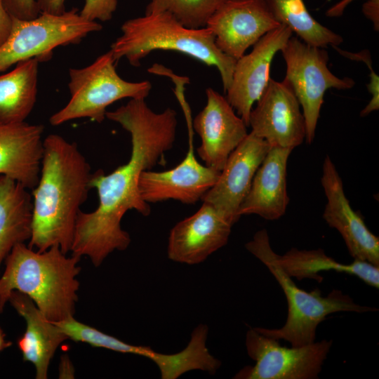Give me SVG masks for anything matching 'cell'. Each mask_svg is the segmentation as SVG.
I'll use <instances>...</instances> for the list:
<instances>
[{
	"instance_id": "5b68a950",
	"label": "cell",
	"mask_w": 379,
	"mask_h": 379,
	"mask_svg": "<svg viewBox=\"0 0 379 379\" xmlns=\"http://www.w3.org/2000/svg\"><path fill=\"white\" fill-rule=\"evenodd\" d=\"M246 248L260 260L277 279L288 303L286 323L280 328L255 327L260 333L289 342L291 346L300 347L314 342L317 328L325 318L335 312L363 313L376 311L377 308L356 303L348 295L333 290L323 296L319 289L307 292L300 288L279 263L277 255L272 248L268 233L262 229L245 245Z\"/></svg>"
},
{
	"instance_id": "d6a6232c",
	"label": "cell",
	"mask_w": 379,
	"mask_h": 379,
	"mask_svg": "<svg viewBox=\"0 0 379 379\" xmlns=\"http://www.w3.org/2000/svg\"><path fill=\"white\" fill-rule=\"evenodd\" d=\"M364 15L373 22V28L379 31V0H368L362 6Z\"/></svg>"
},
{
	"instance_id": "3957f363",
	"label": "cell",
	"mask_w": 379,
	"mask_h": 379,
	"mask_svg": "<svg viewBox=\"0 0 379 379\" xmlns=\"http://www.w3.org/2000/svg\"><path fill=\"white\" fill-rule=\"evenodd\" d=\"M0 277V312L13 291L30 298L52 322L74 317L81 271L80 258L67 256L58 246L34 251L25 243L17 244L6 258Z\"/></svg>"
},
{
	"instance_id": "8fae6325",
	"label": "cell",
	"mask_w": 379,
	"mask_h": 379,
	"mask_svg": "<svg viewBox=\"0 0 379 379\" xmlns=\"http://www.w3.org/2000/svg\"><path fill=\"white\" fill-rule=\"evenodd\" d=\"M280 25L265 0H227L210 18L206 27L213 32L217 47L237 60Z\"/></svg>"
},
{
	"instance_id": "f1b7e54d",
	"label": "cell",
	"mask_w": 379,
	"mask_h": 379,
	"mask_svg": "<svg viewBox=\"0 0 379 379\" xmlns=\"http://www.w3.org/2000/svg\"><path fill=\"white\" fill-rule=\"evenodd\" d=\"M345 55L347 58H350L354 60L359 59L364 62L371 71V79L369 84H368V89L369 93L371 94V99L368 103V105L363 109L360 114L361 117H365L369 114L371 112L378 110L379 108L378 76L375 73L373 69L372 68L370 54L367 51H364L363 52L354 54L347 52Z\"/></svg>"
},
{
	"instance_id": "44dd1931",
	"label": "cell",
	"mask_w": 379,
	"mask_h": 379,
	"mask_svg": "<svg viewBox=\"0 0 379 379\" xmlns=\"http://www.w3.org/2000/svg\"><path fill=\"white\" fill-rule=\"evenodd\" d=\"M32 206L28 189L0 175V265L17 244L29 240Z\"/></svg>"
},
{
	"instance_id": "2e32d148",
	"label": "cell",
	"mask_w": 379,
	"mask_h": 379,
	"mask_svg": "<svg viewBox=\"0 0 379 379\" xmlns=\"http://www.w3.org/2000/svg\"><path fill=\"white\" fill-rule=\"evenodd\" d=\"M192 138L191 131L187 153L178 166L164 171L145 170L140 173L138 188L145 202L173 199L193 204L201 200L215 183L220 171L204 166L197 159Z\"/></svg>"
},
{
	"instance_id": "7402d4cb",
	"label": "cell",
	"mask_w": 379,
	"mask_h": 379,
	"mask_svg": "<svg viewBox=\"0 0 379 379\" xmlns=\"http://www.w3.org/2000/svg\"><path fill=\"white\" fill-rule=\"evenodd\" d=\"M279 265L291 277L321 282L319 272L335 271L355 276L370 286L379 288V266L368 262L354 260L351 263L338 262L321 249L298 250L292 248L282 255H277Z\"/></svg>"
},
{
	"instance_id": "4316f807",
	"label": "cell",
	"mask_w": 379,
	"mask_h": 379,
	"mask_svg": "<svg viewBox=\"0 0 379 379\" xmlns=\"http://www.w3.org/2000/svg\"><path fill=\"white\" fill-rule=\"evenodd\" d=\"M74 341L88 343L93 347L112 351L133 354L150 359L154 351L149 347L134 345L105 333L93 327L76 320L74 317L53 322Z\"/></svg>"
},
{
	"instance_id": "e0dca14e",
	"label": "cell",
	"mask_w": 379,
	"mask_h": 379,
	"mask_svg": "<svg viewBox=\"0 0 379 379\" xmlns=\"http://www.w3.org/2000/svg\"><path fill=\"white\" fill-rule=\"evenodd\" d=\"M233 224L211 205L203 202L193 215L171 229L167 246L170 260L197 265L225 246Z\"/></svg>"
},
{
	"instance_id": "ba28073f",
	"label": "cell",
	"mask_w": 379,
	"mask_h": 379,
	"mask_svg": "<svg viewBox=\"0 0 379 379\" xmlns=\"http://www.w3.org/2000/svg\"><path fill=\"white\" fill-rule=\"evenodd\" d=\"M286 63L285 79L293 89L302 109L306 126L305 140L312 143L326 91L329 88L347 90L355 81L340 78L328 67L329 56L325 48L307 44L291 36L281 49Z\"/></svg>"
},
{
	"instance_id": "cb8c5ba5",
	"label": "cell",
	"mask_w": 379,
	"mask_h": 379,
	"mask_svg": "<svg viewBox=\"0 0 379 379\" xmlns=\"http://www.w3.org/2000/svg\"><path fill=\"white\" fill-rule=\"evenodd\" d=\"M274 18L287 26L308 45L325 48L338 46L341 35L319 23L308 11L303 0H265Z\"/></svg>"
},
{
	"instance_id": "1f68e13d",
	"label": "cell",
	"mask_w": 379,
	"mask_h": 379,
	"mask_svg": "<svg viewBox=\"0 0 379 379\" xmlns=\"http://www.w3.org/2000/svg\"><path fill=\"white\" fill-rule=\"evenodd\" d=\"M40 13L60 14L65 12L67 0H36Z\"/></svg>"
},
{
	"instance_id": "e575fe53",
	"label": "cell",
	"mask_w": 379,
	"mask_h": 379,
	"mask_svg": "<svg viewBox=\"0 0 379 379\" xmlns=\"http://www.w3.org/2000/svg\"><path fill=\"white\" fill-rule=\"evenodd\" d=\"M9 345H10V343L4 340L3 333L1 330L0 329V352L4 348L8 347Z\"/></svg>"
},
{
	"instance_id": "83f0119b",
	"label": "cell",
	"mask_w": 379,
	"mask_h": 379,
	"mask_svg": "<svg viewBox=\"0 0 379 379\" xmlns=\"http://www.w3.org/2000/svg\"><path fill=\"white\" fill-rule=\"evenodd\" d=\"M119 0H85L80 14L91 21L110 20L118 6Z\"/></svg>"
},
{
	"instance_id": "4dcf8cb0",
	"label": "cell",
	"mask_w": 379,
	"mask_h": 379,
	"mask_svg": "<svg viewBox=\"0 0 379 379\" xmlns=\"http://www.w3.org/2000/svg\"><path fill=\"white\" fill-rule=\"evenodd\" d=\"M12 26V17L6 9L4 0H0V46L8 36Z\"/></svg>"
},
{
	"instance_id": "ac0fdd59",
	"label": "cell",
	"mask_w": 379,
	"mask_h": 379,
	"mask_svg": "<svg viewBox=\"0 0 379 379\" xmlns=\"http://www.w3.org/2000/svg\"><path fill=\"white\" fill-rule=\"evenodd\" d=\"M44 126L25 122L0 124V175L28 190L36 185L44 151Z\"/></svg>"
},
{
	"instance_id": "9a60e30c",
	"label": "cell",
	"mask_w": 379,
	"mask_h": 379,
	"mask_svg": "<svg viewBox=\"0 0 379 379\" xmlns=\"http://www.w3.org/2000/svg\"><path fill=\"white\" fill-rule=\"evenodd\" d=\"M321 183L327 199L323 213L324 220L338 231L354 260L379 266V238L368 230L359 214L352 208L341 178L328 155L324 161Z\"/></svg>"
},
{
	"instance_id": "7a4b0ae2",
	"label": "cell",
	"mask_w": 379,
	"mask_h": 379,
	"mask_svg": "<svg viewBox=\"0 0 379 379\" xmlns=\"http://www.w3.org/2000/svg\"><path fill=\"white\" fill-rule=\"evenodd\" d=\"M91 166L76 142L58 134L44 139L40 175L32 189V235L28 246L71 251L77 216L91 188Z\"/></svg>"
},
{
	"instance_id": "603a6c76",
	"label": "cell",
	"mask_w": 379,
	"mask_h": 379,
	"mask_svg": "<svg viewBox=\"0 0 379 379\" xmlns=\"http://www.w3.org/2000/svg\"><path fill=\"white\" fill-rule=\"evenodd\" d=\"M39 60L20 61L0 75V124L25 122L37 97Z\"/></svg>"
},
{
	"instance_id": "4fadbf2b",
	"label": "cell",
	"mask_w": 379,
	"mask_h": 379,
	"mask_svg": "<svg viewBox=\"0 0 379 379\" xmlns=\"http://www.w3.org/2000/svg\"><path fill=\"white\" fill-rule=\"evenodd\" d=\"M270 148L253 132L230 154L215 183L201 201L216 208L233 225L240 216L239 207L246 197L253 177Z\"/></svg>"
},
{
	"instance_id": "7c38bea8",
	"label": "cell",
	"mask_w": 379,
	"mask_h": 379,
	"mask_svg": "<svg viewBox=\"0 0 379 379\" xmlns=\"http://www.w3.org/2000/svg\"><path fill=\"white\" fill-rule=\"evenodd\" d=\"M292 34L289 27L280 25L258 40L251 53L236 60L232 83L225 92V98L248 127L253 105L270 79L272 60Z\"/></svg>"
},
{
	"instance_id": "d6986e66",
	"label": "cell",
	"mask_w": 379,
	"mask_h": 379,
	"mask_svg": "<svg viewBox=\"0 0 379 379\" xmlns=\"http://www.w3.org/2000/svg\"><path fill=\"white\" fill-rule=\"evenodd\" d=\"M292 149L270 147L256 171L238 215L255 214L266 220L279 219L286 212L287 162Z\"/></svg>"
},
{
	"instance_id": "d4e9b609",
	"label": "cell",
	"mask_w": 379,
	"mask_h": 379,
	"mask_svg": "<svg viewBox=\"0 0 379 379\" xmlns=\"http://www.w3.org/2000/svg\"><path fill=\"white\" fill-rule=\"evenodd\" d=\"M208 328L205 324L197 326L192 333L187 347L175 354L154 352L150 358L159 368L162 379H175L183 373L201 370L213 375L221 362L206 347Z\"/></svg>"
},
{
	"instance_id": "484cf974",
	"label": "cell",
	"mask_w": 379,
	"mask_h": 379,
	"mask_svg": "<svg viewBox=\"0 0 379 379\" xmlns=\"http://www.w3.org/2000/svg\"><path fill=\"white\" fill-rule=\"evenodd\" d=\"M227 0H149L145 13L168 12L184 26L205 27L213 14Z\"/></svg>"
},
{
	"instance_id": "ffe728a7",
	"label": "cell",
	"mask_w": 379,
	"mask_h": 379,
	"mask_svg": "<svg viewBox=\"0 0 379 379\" xmlns=\"http://www.w3.org/2000/svg\"><path fill=\"white\" fill-rule=\"evenodd\" d=\"M8 302L26 322L25 332L18 342L23 359L34 365L36 379H46L51 360L67 336L27 295L13 291Z\"/></svg>"
},
{
	"instance_id": "9c48e42d",
	"label": "cell",
	"mask_w": 379,
	"mask_h": 379,
	"mask_svg": "<svg viewBox=\"0 0 379 379\" xmlns=\"http://www.w3.org/2000/svg\"><path fill=\"white\" fill-rule=\"evenodd\" d=\"M245 344L248 355L255 363L241 369L236 379L318 378L333 343L323 340L287 347L253 328L246 332Z\"/></svg>"
},
{
	"instance_id": "5bb4252c",
	"label": "cell",
	"mask_w": 379,
	"mask_h": 379,
	"mask_svg": "<svg viewBox=\"0 0 379 379\" xmlns=\"http://www.w3.org/2000/svg\"><path fill=\"white\" fill-rule=\"evenodd\" d=\"M206 94V104L193 121L201 138L197 152L206 166L221 171L230 154L248 135V126L225 97L212 88Z\"/></svg>"
},
{
	"instance_id": "836d02e7",
	"label": "cell",
	"mask_w": 379,
	"mask_h": 379,
	"mask_svg": "<svg viewBox=\"0 0 379 379\" xmlns=\"http://www.w3.org/2000/svg\"><path fill=\"white\" fill-rule=\"evenodd\" d=\"M354 0H340L331 6L326 11V15L330 18H337L343 15L345 8Z\"/></svg>"
},
{
	"instance_id": "f546056e",
	"label": "cell",
	"mask_w": 379,
	"mask_h": 379,
	"mask_svg": "<svg viewBox=\"0 0 379 379\" xmlns=\"http://www.w3.org/2000/svg\"><path fill=\"white\" fill-rule=\"evenodd\" d=\"M4 2L12 18L31 20L40 14L36 0H4Z\"/></svg>"
},
{
	"instance_id": "52a82bcc",
	"label": "cell",
	"mask_w": 379,
	"mask_h": 379,
	"mask_svg": "<svg viewBox=\"0 0 379 379\" xmlns=\"http://www.w3.org/2000/svg\"><path fill=\"white\" fill-rule=\"evenodd\" d=\"M102 29L100 23L84 18L76 8L60 14L40 13L31 20L12 18L10 34L0 46V73L22 60L47 61L56 48L79 44Z\"/></svg>"
},
{
	"instance_id": "277c9868",
	"label": "cell",
	"mask_w": 379,
	"mask_h": 379,
	"mask_svg": "<svg viewBox=\"0 0 379 379\" xmlns=\"http://www.w3.org/2000/svg\"><path fill=\"white\" fill-rule=\"evenodd\" d=\"M109 50L116 61L125 58L131 65L139 67L154 51H175L215 67L225 92L232 83L236 60L217 47L213 32L206 27L189 28L169 13L157 12L127 20Z\"/></svg>"
},
{
	"instance_id": "6da1fadb",
	"label": "cell",
	"mask_w": 379,
	"mask_h": 379,
	"mask_svg": "<svg viewBox=\"0 0 379 379\" xmlns=\"http://www.w3.org/2000/svg\"><path fill=\"white\" fill-rule=\"evenodd\" d=\"M145 100L130 99L106 112V118L130 133L131 154L126 164L112 173L98 170L93 173L91 186L98 192V205L92 212L80 211L77 216L70 252L79 258L88 256L95 267L113 251L128 247L130 235L121 225L128 211L133 209L145 216L150 214L149 204L139 192L140 173L163 159L175 140L176 112L168 107L157 113Z\"/></svg>"
},
{
	"instance_id": "30bf717a",
	"label": "cell",
	"mask_w": 379,
	"mask_h": 379,
	"mask_svg": "<svg viewBox=\"0 0 379 379\" xmlns=\"http://www.w3.org/2000/svg\"><path fill=\"white\" fill-rule=\"evenodd\" d=\"M251 132L270 147L293 149L305 140L306 126L300 105L289 84L270 78L251 109Z\"/></svg>"
},
{
	"instance_id": "8992f818",
	"label": "cell",
	"mask_w": 379,
	"mask_h": 379,
	"mask_svg": "<svg viewBox=\"0 0 379 379\" xmlns=\"http://www.w3.org/2000/svg\"><path fill=\"white\" fill-rule=\"evenodd\" d=\"M116 62L109 51L85 67L70 68L69 100L51 116L50 124L56 126L80 118L101 123L106 118L107 108L114 102L124 98L145 99L152 89L150 81L124 80L116 70Z\"/></svg>"
}]
</instances>
